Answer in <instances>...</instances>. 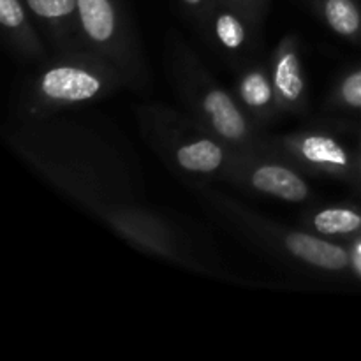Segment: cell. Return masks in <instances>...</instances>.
Returning <instances> with one entry per match:
<instances>
[{"label": "cell", "instance_id": "6da1fadb", "mask_svg": "<svg viewBox=\"0 0 361 361\" xmlns=\"http://www.w3.org/2000/svg\"><path fill=\"white\" fill-rule=\"evenodd\" d=\"M104 90V78L97 67L87 63H55L46 69L37 81V92L42 99L56 104H76L90 101Z\"/></svg>", "mask_w": 361, "mask_h": 361}, {"label": "cell", "instance_id": "7a4b0ae2", "mask_svg": "<svg viewBox=\"0 0 361 361\" xmlns=\"http://www.w3.org/2000/svg\"><path fill=\"white\" fill-rule=\"evenodd\" d=\"M78 21L90 48L108 59H116L122 41L118 18L111 0H78Z\"/></svg>", "mask_w": 361, "mask_h": 361}, {"label": "cell", "instance_id": "3957f363", "mask_svg": "<svg viewBox=\"0 0 361 361\" xmlns=\"http://www.w3.org/2000/svg\"><path fill=\"white\" fill-rule=\"evenodd\" d=\"M286 250L296 259L328 271L345 270L353 263V256L341 245L303 231H288L282 236Z\"/></svg>", "mask_w": 361, "mask_h": 361}, {"label": "cell", "instance_id": "277c9868", "mask_svg": "<svg viewBox=\"0 0 361 361\" xmlns=\"http://www.w3.org/2000/svg\"><path fill=\"white\" fill-rule=\"evenodd\" d=\"M201 111L212 129L222 140L240 143L247 140L245 116L238 109L236 102L215 85H210L201 95Z\"/></svg>", "mask_w": 361, "mask_h": 361}, {"label": "cell", "instance_id": "5b68a950", "mask_svg": "<svg viewBox=\"0 0 361 361\" xmlns=\"http://www.w3.org/2000/svg\"><path fill=\"white\" fill-rule=\"evenodd\" d=\"M250 185L259 192L289 203H300L309 197V185L305 180L293 169L282 164H261L254 168L249 175Z\"/></svg>", "mask_w": 361, "mask_h": 361}, {"label": "cell", "instance_id": "8992f818", "mask_svg": "<svg viewBox=\"0 0 361 361\" xmlns=\"http://www.w3.org/2000/svg\"><path fill=\"white\" fill-rule=\"evenodd\" d=\"M175 159L176 164L185 171L207 175L222 168L224 148L210 137H200L180 145L175 152Z\"/></svg>", "mask_w": 361, "mask_h": 361}, {"label": "cell", "instance_id": "52a82bcc", "mask_svg": "<svg viewBox=\"0 0 361 361\" xmlns=\"http://www.w3.org/2000/svg\"><path fill=\"white\" fill-rule=\"evenodd\" d=\"M274 87L279 97L288 104H296L303 97L305 81L302 76L298 53L293 48L281 49L275 62Z\"/></svg>", "mask_w": 361, "mask_h": 361}, {"label": "cell", "instance_id": "ba28073f", "mask_svg": "<svg viewBox=\"0 0 361 361\" xmlns=\"http://www.w3.org/2000/svg\"><path fill=\"white\" fill-rule=\"evenodd\" d=\"M298 152L310 164L328 166L334 171H344L349 168L348 152L330 136H323V134L305 136L300 141Z\"/></svg>", "mask_w": 361, "mask_h": 361}, {"label": "cell", "instance_id": "9c48e42d", "mask_svg": "<svg viewBox=\"0 0 361 361\" xmlns=\"http://www.w3.org/2000/svg\"><path fill=\"white\" fill-rule=\"evenodd\" d=\"M314 229L324 236H345L361 231V214L353 208H324L312 219Z\"/></svg>", "mask_w": 361, "mask_h": 361}, {"label": "cell", "instance_id": "30bf717a", "mask_svg": "<svg viewBox=\"0 0 361 361\" xmlns=\"http://www.w3.org/2000/svg\"><path fill=\"white\" fill-rule=\"evenodd\" d=\"M323 11L331 30L338 35L356 37L361 34V13L353 0H326Z\"/></svg>", "mask_w": 361, "mask_h": 361}, {"label": "cell", "instance_id": "8fae6325", "mask_svg": "<svg viewBox=\"0 0 361 361\" xmlns=\"http://www.w3.org/2000/svg\"><path fill=\"white\" fill-rule=\"evenodd\" d=\"M240 97L245 102L249 108L263 109L267 108L274 97V90H271L270 81L267 80L263 73L259 71H252L247 74L242 81H240Z\"/></svg>", "mask_w": 361, "mask_h": 361}, {"label": "cell", "instance_id": "7c38bea8", "mask_svg": "<svg viewBox=\"0 0 361 361\" xmlns=\"http://www.w3.org/2000/svg\"><path fill=\"white\" fill-rule=\"evenodd\" d=\"M0 23L14 37H20L30 44L34 41V32L27 27V16L20 0H0Z\"/></svg>", "mask_w": 361, "mask_h": 361}, {"label": "cell", "instance_id": "4fadbf2b", "mask_svg": "<svg viewBox=\"0 0 361 361\" xmlns=\"http://www.w3.org/2000/svg\"><path fill=\"white\" fill-rule=\"evenodd\" d=\"M214 34L217 37V41L226 49H231V51H236V49L242 48L247 41L245 25L233 13L219 14L214 25Z\"/></svg>", "mask_w": 361, "mask_h": 361}, {"label": "cell", "instance_id": "5bb4252c", "mask_svg": "<svg viewBox=\"0 0 361 361\" xmlns=\"http://www.w3.org/2000/svg\"><path fill=\"white\" fill-rule=\"evenodd\" d=\"M27 4L35 16L53 25L78 16V0H27Z\"/></svg>", "mask_w": 361, "mask_h": 361}, {"label": "cell", "instance_id": "9a60e30c", "mask_svg": "<svg viewBox=\"0 0 361 361\" xmlns=\"http://www.w3.org/2000/svg\"><path fill=\"white\" fill-rule=\"evenodd\" d=\"M338 99L348 108L361 109V69L348 74L338 87Z\"/></svg>", "mask_w": 361, "mask_h": 361}, {"label": "cell", "instance_id": "2e32d148", "mask_svg": "<svg viewBox=\"0 0 361 361\" xmlns=\"http://www.w3.org/2000/svg\"><path fill=\"white\" fill-rule=\"evenodd\" d=\"M353 264H355L356 270H358V274L361 275V242L356 245L355 254H353Z\"/></svg>", "mask_w": 361, "mask_h": 361}, {"label": "cell", "instance_id": "e0dca14e", "mask_svg": "<svg viewBox=\"0 0 361 361\" xmlns=\"http://www.w3.org/2000/svg\"><path fill=\"white\" fill-rule=\"evenodd\" d=\"M183 2H185L187 6H192V7H196V6H200V4L203 2V0H183Z\"/></svg>", "mask_w": 361, "mask_h": 361}, {"label": "cell", "instance_id": "ac0fdd59", "mask_svg": "<svg viewBox=\"0 0 361 361\" xmlns=\"http://www.w3.org/2000/svg\"><path fill=\"white\" fill-rule=\"evenodd\" d=\"M360 175H361V159H360Z\"/></svg>", "mask_w": 361, "mask_h": 361}]
</instances>
